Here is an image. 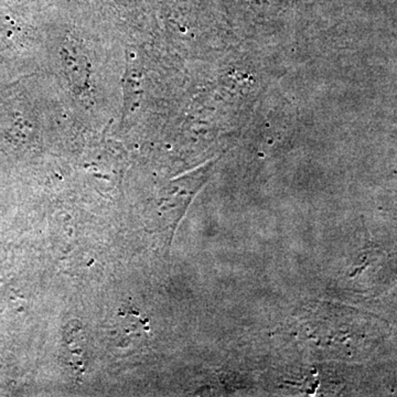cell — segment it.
I'll return each instance as SVG.
<instances>
[{"mask_svg":"<svg viewBox=\"0 0 397 397\" xmlns=\"http://www.w3.org/2000/svg\"><path fill=\"white\" fill-rule=\"evenodd\" d=\"M75 41L65 45L62 59L69 81L74 83L75 87H83L89 77V62Z\"/></svg>","mask_w":397,"mask_h":397,"instance_id":"1","label":"cell"}]
</instances>
